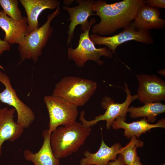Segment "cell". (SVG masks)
<instances>
[{
	"label": "cell",
	"mask_w": 165,
	"mask_h": 165,
	"mask_svg": "<svg viewBox=\"0 0 165 165\" xmlns=\"http://www.w3.org/2000/svg\"><path fill=\"white\" fill-rule=\"evenodd\" d=\"M146 3L144 0H124L112 4L101 0L96 1L93 10L101 21L92 27V33L109 35L119 28H125L132 22L139 9Z\"/></svg>",
	"instance_id": "cell-1"
},
{
	"label": "cell",
	"mask_w": 165,
	"mask_h": 165,
	"mask_svg": "<svg viewBox=\"0 0 165 165\" xmlns=\"http://www.w3.org/2000/svg\"><path fill=\"white\" fill-rule=\"evenodd\" d=\"M91 131V127L83 126L75 121L66 126L58 127L50 135V144L53 153L61 159L76 152L83 145Z\"/></svg>",
	"instance_id": "cell-2"
},
{
	"label": "cell",
	"mask_w": 165,
	"mask_h": 165,
	"mask_svg": "<svg viewBox=\"0 0 165 165\" xmlns=\"http://www.w3.org/2000/svg\"><path fill=\"white\" fill-rule=\"evenodd\" d=\"M97 88V83L75 76L65 77L55 86L52 95L65 100L77 106L84 105Z\"/></svg>",
	"instance_id": "cell-3"
},
{
	"label": "cell",
	"mask_w": 165,
	"mask_h": 165,
	"mask_svg": "<svg viewBox=\"0 0 165 165\" xmlns=\"http://www.w3.org/2000/svg\"><path fill=\"white\" fill-rule=\"evenodd\" d=\"M60 13L59 5L55 11L47 15V20L43 25L28 34L18 44V50L20 59L19 64L26 60L31 59L35 63L38 61L53 33L51 23Z\"/></svg>",
	"instance_id": "cell-4"
},
{
	"label": "cell",
	"mask_w": 165,
	"mask_h": 165,
	"mask_svg": "<svg viewBox=\"0 0 165 165\" xmlns=\"http://www.w3.org/2000/svg\"><path fill=\"white\" fill-rule=\"evenodd\" d=\"M124 87L127 94L125 101L121 103H116L111 97H105L101 101V105L106 111L103 114L96 116L94 119L86 120L84 118L85 112L82 110L79 119L82 125L86 127H91L99 121L105 120L106 122L107 129L109 130L113 122L118 118H121L126 121L128 108L133 101L138 99V96L137 94L131 95L127 82L125 83Z\"/></svg>",
	"instance_id": "cell-5"
},
{
	"label": "cell",
	"mask_w": 165,
	"mask_h": 165,
	"mask_svg": "<svg viewBox=\"0 0 165 165\" xmlns=\"http://www.w3.org/2000/svg\"><path fill=\"white\" fill-rule=\"evenodd\" d=\"M44 101L49 116L50 134L59 126H68L76 121L79 113L77 105L52 95L46 96Z\"/></svg>",
	"instance_id": "cell-6"
},
{
	"label": "cell",
	"mask_w": 165,
	"mask_h": 165,
	"mask_svg": "<svg viewBox=\"0 0 165 165\" xmlns=\"http://www.w3.org/2000/svg\"><path fill=\"white\" fill-rule=\"evenodd\" d=\"M90 28L80 34L78 44L75 48H68V59L73 60L79 68L83 67L88 61H94L101 65L104 62L100 59L101 57L112 58L113 56V53L107 47L97 48L95 47L89 35Z\"/></svg>",
	"instance_id": "cell-7"
},
{
	"label": "cell",
	"mask_w": 165,
	"mask_h": 165,
	"mask_svg": "<svg viewBox=\"0 0 165 165\" xmlns=\"http://www.w3.org/2000/svg\"><path fill=\"white\" fill-rule=\"evenodd\" d=\"M0 82L5 87L3 91H0V101L13 107L17 114L16 123L24 129L29 127L35 119L34 112L19 98L9 77L0 70Z\"/></svg>",
	"instance_id": "cell-8"
},
{
	"label": "cell",
	"mask_w": 165,
	"mask_h": 165,
	"mask_svg": "<svg viewBox=\"0 0 165 165\" xmlns=\"http://www.w3.org/2000/svg\"><path fill=\"white\" fill-rule=\"evenodd\" d=\"M90 38L94 45H104L112 53H115L117 46L128 41L134 40L148 44L153 43L149 31L148 30L137 31L133 22L117 35L106 37L93 34L90 36Z\"/></svg>",
	"instance_id": "cell-9"
},
{
	"label": "cell",
	"mask_w": 165,
	"mask_h": 165,
	"mask_svg": "<svg viewBox=\"0 0 165 165\" xmlns=\"http://www.w3.org/2000/svg\"><path fill=\"white\" fill-rule=\"evenodd\" d=\"M79 5L75 7H70L65 6L63 9L69 13V18L68 20L70 23L68 31L67 43L68 45L70 44L74 37L76 27L80 25L81 29L83 32L91 27L96 22L94 18L89 21L88 19L90 16L95 15L93 12V6L96 1L93 0H76Z\"/></svg>",
	"instance_id": "cell-10"
},
{
	"label": "cell",
	"mask_w": 165,
	"mask_h": 165,
	"mask_svg": "<svg viewBox=\"0 0 165 165\" xmlns=\"http://www.w3.org/2000/svg\"><path fill=\"white\" fill-rule=\"evenodd\" d=\"M139 86L138 99L145 104L158 102L165 99V82L161 78L154 75H137Z\"/></svg>",
	"instance_id": "cell-11"
},
{
	"label": "cell",
	"mask_w": 165,
	"mask_h": 165,
	"mask_svg": "<svg viewBox=\"0 0 165 165\" xmlns=\"http://www.w3.org/2000/svg\"><path fill=\"white\" fill-rule=\"evenodd\" d=\"M15 111L14 108H0V156L4 143L6 141H15L24 131V129L14 120Z\"/></svg>",
	"instance_id": "cell-12"
},
{
	"label": "cell",
	"mask_w": 165,
	"mask_h": 165,
	"mask_svg": "<svg viewBox=\"0 0 165 165\" xmlns=\"http://www.w3.org/2000/svg\"><path fill=\"white\" fill-rule=\"evenodd\" d=\"M0 16V27L4 31L3 40L10 44H20L28 33L27 17L16 21L8 16L3 10Z\"/></svg>",
	"instance_id": "cell-13"
},
{
	"label": "cell",
	"mask_w": 165,
	"mask_h": 165,
	"mask_svg": "<svg viewBox=\"0 0 165 165\" xmlns=\"http://www.w3.org/2000/svg\"><path fill=\"white\" fill-rule=\"evenodd\" d=\"M27 15L28 33L38 28L39 16L44 10L56 9L60 1L57 0H20Z\"/></svg>",
	"instance_id": "cell-14"
},
{
	"label": "cell",
	"mask_w": 165,
	"mask_h": 165,
	"mask_svg": "<svg viewBox=\"0 0 165 165\" xmlns=\"http://www.w3.org/2000/svg\"><path fill=\"white\" fill-rule=\"evenodd\" d=\"M121 147V144L118 143L109 147L105 143L102 137L98 151L94 153L88 150L85 151L83 153L84 157L80 160V165H108L109 162L116 158Z\"/></svg>",
	"instance_id": "cell-15"
},
{
	"label": "cell",
	"mask_w": 165,
	"mask_h": 165,
	"mask_svg": "<svg viewBox=\"0 0 165 165\" xmlns=\"http://www.w3.org/2000/svg\"><path fill=\"white\" fill-rule=\"evenodd\" d=\"M160 15L158 8L145 4L138 10L133 23L137 31L162 29L165 21L160 17Z\"/></svg>",
	"instance_id": "cell-16"
},
{
	"label": "cell",
	"mask_w": 165,
	"mask_h": 165,
	"mask_svg": "<svg viewBox=\"0 0 165 165\" xmlns=\"http://www.w3.org/2000/svg\"><path fill=\"white\" fill-rule=\"evenodd\" d=\"M50 134L48 129L43 130V143L37 152L33 153L28 149L24 150L23 155L26 160L32 162L35 165H60V159L55 157L52 149Z\"/></svg>",
	"instance_id": "cell-17"
},
{
	"label": "cell",
	"mask_w": 165,
	"mask_h": 165,
	"mask_svg": "<svg viewBox=\"0 0 165 165\" xmlns=\"http://www.w3.org/2000/svg\"><path fill=\"white\" fill-rule=\"evenodd\" d=\"M125 121L121 118H118L113 122L111 126L114 129H124V135L128 139L134 136L138 138L142 134L150 131L152 128H165V119H163L158 120L156 123L154 124L148 122L145 117L130 123H127Z\"/></svg>",
	"instance_id": "cell-18"
},
{
	"label": "cell",
	"mask_w": 165,
	"mask_h": 165,
	"mask_svg": "<svg viewBox=\"0 0 165 165\" xmlns=\"http://www.w3.org/2000/svg\"><path fill=\"white\" fill-rule=\"evenodd\" d=\"M127 112L131 118L144 117L149 123H153L159 115L165 112V105L158 102L147 103L139 107L129 106Z\"/></svg>",
	"instance_id": "cell-19"
},
{
	"label": "cell",
	"mask_w": 165,
	"mask_h": 165,
	"mask_svg": "<svg viewBox=\"0 0 165 165\" xmlns=\"http://www.w3.org/2000/svg\"><path fill=\"white\" fill-rule=\"evenodd\" d=\"M129 142L120 149L119 154L122 157L126 165H131L138 156L137 149L143 146V142L137 139L136 137L131 138Z\"/></svg>",
	"instance_id": "cell-20"
},
{
	"label": "cell",
	"mask_w": 165,
	"mask_h": 165,
	"mask_svg": "<svg viewBox=\"0 0 165 165\" xmlns=\"http://www.w3.org/2000/svg\"><path fill=\"white\" fill-rule=\"evenodd\" d=\"M17 0H0V5L5 13L13 19L16 21L23 18L21 10L18 7Z\"/></svg>",
	"instance_id": "cell-21"
},
{
	"label": "cell",
	"mask_w": 165,
	"mask_h": 165,
	"mask_svg": "<svg viewBox=\"0 0 165 165\" xmlns=\"http://www.w3.org/2000/svg\"><path fill=\"white\" fill-rule=\"evenodd\" d=\"M148 5L155 7L164 8L165 1L164 0H148L146 3Z\"/></svg>",
	"instance_id": "cell-22"
},
{
	"label": "cell",
	"mask_w": 165,
	"mask_h": 165,
	"mask_svg": "<svg viewBox=\"0 0 165 165\" xmlns=\"http://www.w3.org/2000/svg\"><path fill=\"white\" fill-rule=\"evenodd\" d=\"M11 46L10 44L6 43L3 40L0 39V57L3 52L9 50H10ZM0 67L2 68L0 65Z\"/></svg>",
	"instance_id": "cell-23"
},
{
	"label": "cell",
	"mask_w": 165,
	"mask_h": 165,
	"mask_svg": "<svg viewBox=\"0 0 165 165\" xmlns=\"http://www.w3.org/2000/svg\"><path fill=\"white\" fill-rule=\"evenodd\" d=\"M108 165H126L124 163L121 156L119 155L117 159L113 160L110 161L108 163Z\"/></svg>",
	"instance_id": "cell-24"
},
{
	"label": "cell",
	"mask_w": 165,
	"mask_h": 165,
	"mask_svg": "<svg viewBox=\"0 0 165 165\" xmlns=\"http://www.w3.org/2000/svg\"><path fill=\"white\" fill-rule=\"evenodd\" d=\"M131 165H144L142 164L140 161V158L138 156L133 163Z\"/></svg>",
	"instance_id": "cell-25"
},
{
	"label": "cell",
	"mask_w": 165,
	"mask_h": 165,
	"mask_svg": "<svg viewBox=\"0 0 165 165\" xmlns=\"http://www.w3.org/2000/svg\"><path fill=\"white\" fill-rule=\"evenodd\" d=\"M73 1V0H64V3L66 5H69L71 4Z\"/></svg>",
	"instance_id": "cell-26"
},
{
	"label": "cell",
	"mask_w": 165,
	"mask_h": 165,
	"mask_svg": "<svg viewBox=\"0 0 165 165\" xmlns=\"http://www.w3.org/2000/svg\"><path fill=\"white\" fill-rule=\"evenodd\" d=\"M2 13H3V11L2 10L1 11L0 10V16L2 15Z\"/></svg>",
	"instance_id": "cell-27"
},
{
	"label": "cell",
	"mask_w": 165,
	"mask_h": 165,
	"mask_svg": "<svg viewBox=\"0 0 165 165\" xmlns=\"http://www.w3.org/2000/svg\"><path fill=\"white\" fill-rule=\"evenodd\" d=\"M162 165H165V163H163Z\"/></svg>",
	"instance_id": "cell-28"
}]
</instances>
